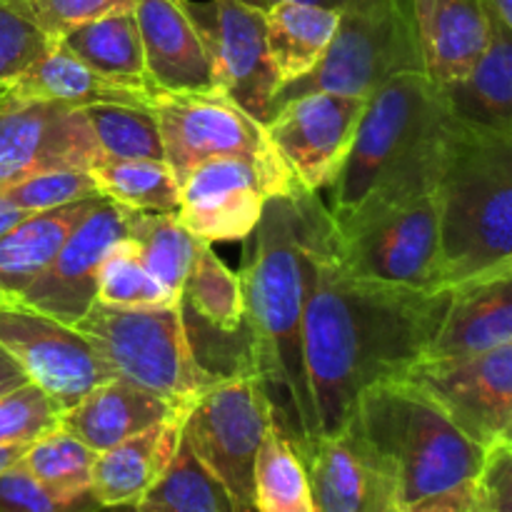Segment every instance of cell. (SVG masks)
Segmentation results:
<instances>
[{"instance_id":"cell-13","label":"cell","mask_w":512,"mask_h":512,"mask_svg":"<svg viewBox=\"0 0 512 512\" xmlns=\"http://www.w3.org/2000/svg\"><path fill=\"white\" fill-rule=\"evenodd\" d=\"M400 380L428 395L480 448L512 440V343L465 358H423Z\"/></svg>"},{"instance_id":"cell-1","label":"cell","mask_w":512,"mask_h":512,"mask_svg":"<svg viewBox=\"0 0 512 512\" xmlns=\"http://www.w3.org/2000/svg\"><path fill=\"white\" fill-rule=\"evenodd\" d=\"M310 288L305 300V365L320 435L350 418L363 390L400 380L428 355L453 288L418 290L350 275L333 250V218L305 190Z\"/></svg>"},{"instance_id":"cell-25","label":"cell","mask_w":512,"mask_h":512,"mask_svg":"<svg viewBox=\"0 0 512 512\" xmlns=\"http://www.w3.org/2000/svg\"><path fill=\"white\" fill-rule=\"evenodd\" d=\"M10 90L25 98L53 100L70 108H88L100 103L143 105L150 108V90L130 88L105 78L98 70L75 58L68 48L55 40L53 48L40 55L23 75L10 83Z\"/></svg>"},{"instance_id":"cell-47","label":"cell","mask_w":512,"mask_h":512,"mask_svg":"<svg viewBox=\"0 0 512 512\" xmlns=\"http://www.w3.org/2000/svg\"><path fill=\"white\" fill-rule=\"evenodd\" d=\"M485 5L493 10V15L500 20V23H505L508 28H512V0H485Z\"/></svg>"},{"instance_id":"cell-34","label":"cell","mask_w":512,"mask_h":512,"mask_svg":"<svg viewBox=\"0 0 512 512\" xmlns=\"http://www.w3.org/2000/svg\"><path fill=\"white\" fill-rule=\"evenodd\" d=\"M83 110L100 158L165 160L163 138L153 110L143 105L100 103Z\"/></svg>"},{"instance_id":"cell-8","label":"cell","mask_w":512,"mask_h":512,"mask_svg":"<svg viewBox=\"0 0 512 512\" xmlns=\"http://www.w3.org/2000/svg\"><path fill=\"white\" fill-rule=\"evenodd\" d=\"M333 250L340 265L358 278L443 290L435 190L333 220Z\"/></svg>"},{"instance_id":"cell-18","label":"cell","mask_w":512,"mask_h":512,"mask_svg":"<svg viewBox=\"0 0 512 512\" xmlns=\"http://www.w3.org/2000/svg\"><path fill=\"white\" fill-rule=\"evenodd\" d=\"M318 512H400L393 475L353 420L300 455Z\"/></svg>"},{"instance_id":"cell-26","label":"cell","mask_w":512,"mask_h":512,"mask_svg":"<svg viewBox=\"0 0 512 512\" xmlns=\"http://www.w3.org/2000/svg\"><path fill=\"white\" fill-rule=\"evenodd\" d=\"M98 200H75L63 208L28 215L0 238V303L18 298L43 273L60 243Z\"/></svg>"},{"instance_id":"cell-6","label":"cell","mask_w":512,"mask_h":512,"mask_svg":"<svg viewBox=\"0 0 512 512\" xmlns=\"http://www.w3.org/2000/svg\"><path fill=\"white\" fill-rule=\"evenodd\" d=\"M400 73H425L413 0H345L320 63L278 88L270 115L288 100L318 90L368 98Z\"/></svg>"},{"instance_id":"cell-20","label":"cell","mask_w":512,"mask_h":512,"mask_svg":"<svg viewBox=\"0 0 512 512\" xmlns=\"http://www.w3.org/2000/svg\"><path fill=\"white\" fill-rule=\"evenodd\" d=\"M425 75L438 88L458 83L483 55L493 28L485 0H413Z\"/></svg>"},{"instance_id":"cell-3","label":"cell","mask_w":512,"mask_h":512,"mask_svg":"<svg viewBox=\"0 0 512 512\" xmlns=\"http://www.w3.org/2000/svg\"><path fill=\"white\" fill-rule=\"evenodd\" d=\"M458 120L425 73H400L365 100L353 145L328 185L330 218L433 193Z\"/></svg>"},{"instance_id":"cell-46","label":"cell","mask_w":512,"mask_h":512,"mask_svg":"<svg viewBox=\"0 0 512 512\" xmlns=\"http://www.w3.org/2000/svg\"><path fill=\"white\" fill-rule=\"evenodd\" d=\"M25 450H28V445H0V473L15 468Z\"/></svg>"},{"instance_id":"cell-12","label":"cell","mask_w":512,"mask_h":512,"mask_svg":"<svg viewBox=\"0 0 512 512\" xmlns=\"http://www.w3.org/2000/svg\"><path fill=\"white\" fill-rule=\"evenodd\" d=\"M298 180L285 168L248 158H215L180 183L178 220L205 243L245 240L258 228L270 198H290Z\"/></svg>"},{"instance_id":"cell-29","label":"cell","mask_w":512,"mask_h":512,"mask_svg":"<svg viewBox=\"0 0 512 512\" xmlns=\"http://www.w3.org/2000/svg\"><path fill=\"white\" fill-rule=\"evenodd\" d=\"M125 238L133 245L143 268L180 300L185 275L205 240L195 238L178 220V213H150L133 210Z\"/></svg>"},{"instance_id":"cell-9","label":"cell","mask_w":512,"mask_h":512,"mask_svg":"<svg viewBox=\"0 0 512 512\" xmlns=\"http://www.w3.org/2000/svg\"><path fill=\"white\" fill-rule=\"evenodd\" d=\"M273 403L255 373L220 378L195 398L183 418V440L223 485L233 512H253V473Z\"/></svg>"},{"instance_id":"cell-50","label":"cell","mask_w":512,"mask_h":512,"mask_svg":"<svg viewBox=\"0 0 512 512\" xmlns=\"http://www.w3.org/2000/svg\"><path fill=\"white\" fill-rule=\"evenodd\" d=\"M98 512H138L135 505H123V508H100Z\"/></svg>"},{"instance_id":"cell-40","label":"cell","mask_w":512,"mask_h":512,"mask_svg":"<svg viewBox=\"0 0 512 512\" xmlns=\"http://www.w3.org/2000/svg\"><path fill=\"white\" fill-rule=\"evenodd\" d=\"M93 493L60 498L38 483L20 465L0 473V512H98Z\"/></svg>"},{"instance_id":"cell-15","label":"cell","mask_w":512,"mask_h":512,"mask_svg":"<svg viewBox=\"0 0 512 512\" xmlns=\"http://www.w3.org/2000/svg\"><path fill=\"white\" fill-rule=\"evenodd\" d=\"M213 58L215 85L260 125L280 88L265 40V10L243 0L188 3Z\"/></svg>"},{"instance_id":"cell-23","label":"cell","mask_w":512,"mask_h":512,"mask_svg":"<svg viewBox=\"0 0 512 512\" xmlns=\"http://www.w3.org/2000/svg\"><path fill=\"white\" fill-rule=\"evenodd\" d=\"M185 415H173L95 455L90 493L100 508L135 505L163 475L183 435Z\"/></svg>"},{"instance_id":"cell-42","label":"cell","mask_w":512,"mask_h":512,"mask_svg":"<svg viewBox=\"0 0 512 512\" xmlns=\"http://www.w3.org/2000/svg\"><path fill=\"white\" fill-rule=\"evenodd\" d=\"M475 493L490 512H510L512 505V440L485 450L483 468L473 480Z\"/></svg>"},{"instance_id":"cell-36","label":"cell","mask_w":512,"mask_h":512,"mask_svg":"<svg viewBox=\"0 0 512 512\" xmlns=\"http://www.w3.org/2000/svg\"><path fill=\"white\" fill-rule=\"evenodd\" d=\"M95 303L118 305V308H143V305H175L178 298L168 293L135 255L128 238L110 248L100 265L98 300Z\"/></svg>"},{"instance_id":"cell-14","label":"cell","mask_w":512,"mask_h":512,"mask_svg":"<svg viewBox=\"0 0 512 512\" xmlns=\"http://www.w3.org/2000/svg\"><path fill=\"white\" fill-rule=\"evenodd\" d=\"M100 160L83 110L8 93L0 100V193L55 168H90Z\"/></svg>"},{"instance_id":"cell-27","label":"cell","mask_w":512,"mask_h":512,"mask_svg":"<svg viewBox=\"0 0 512 512\" xmlns=\"http://www.w3.org/2000/svg\"><path fill=\"white\" fill-rule=\"evenodd\" d=\"M338 25V8L275 0L265 10V40L280 88L308 75L323 58Z\"/></svg>"},{"instance_id":"cell-37","label":"cell","mask_w":512,"mask_h":512,"mask_svg":"<svg viewBox=\"0 0 512 512\" xmlns=\"http://www.w3.org/2000/svg\"><path fill=\"white\" fill-rule=\"evenodd\" d=\"M0 195H5L25 215L63 208V205L75 203V200L103 198L88 168L45 170V173L30 175V178L20 180V183L10 185Z\"/></svg>"},{"instance_id":"cell-11","label":"cell","mask_w":512,"mask_h":512,"mask_svg":"<svg viewBox=\"0 0 512 512\" xmlns=\"http://www.w3.org/2000/svg\"><path fill=\"white\" fill-rule=\"evenodd\" d=\"M0 348L13 355L25 378L38 385L60 413L115 378L88 335L18 300L0 303Z\"/></svg>"},{"instance_id":"cell-16","label":"cell","mask_w":512,"mask_h":512,"mask_svg":"<svg viewBox=\"0 0 512 512\" xmlns=\"http://www.w3.org/2000/svg\"><path fill=\"white\" fill-rule=\"evenodd\" d=\"M365 100L318 90L288 100L265 120L275 153L303 188L318 193L333 183L353 145Z\"/></svg>"},{"instance_id":"cell-32","label":"cell","mask_w":512,"mask_h":512,"mask_svg":"<svg viewBox=\"0 0 512 512\" xmlns=\"http://www.w3.org/2000/svg\"><path fill=\"white\" fill-rule=\"evenodd\" d=\"M103 198L130 210L178 213L180 183L165 160H108L90 165Z\"/></svg>"},{"instance_id":"cell-33","label":"cell","mask_w":512,"mask_h":512,"mask_svg":"<svg viewBox=\"0 0 512 512\" xmlns=\"http://www.w3.org/2000/svg\"><path fill=\"white\" fill-rule=\"evenodd\" d=\"M135 508L138 512H233L223 485L203 468L183 435L168 468Z\"/></svg>"},{"instance_id":"cell-7","label":"cell","mask_w":512,"mask_h":512,"mask_svg":"<svg viewBox=\"0 0 512 512\" xmlns=\"http://www.w3.org/2000/svg\"><path fill=\"white\" fill-rule=\"evenodd\" d=\"M75 328L98 345L115 378L158 395L183 415L220 380L195 358L180 303L143 308L93 303Z\"/></svg>"},{"instance_id":"cell-10","label":"cell","mask_w":512,"mask_h":512,"mask_svg":"<svg viewBox=\"0 0 512 512\" xmlns=\"http://www.w3.org/2000/svg\"><path fill=\"white\" fill-rule=\"evenodd\" d=\"M150 110L158 120L165 163L178 183L200 163L215 158H248L268 168H285L263 125L223 93L150 88Z\"/></svg>"},{"instance_id":"cell-30","label":"cell","mask_w":512,"mask_h":512,"mask_svg":"<svg viewBox=\"0 0 512 512\" xmlns=\"http://www.w3.org/2000/svg\"><path fill=\"white\" fill-rule=\"evenodd\" d=\"M253 512H318L303 460L275 418L255 458Z\"/></svg>"},{"instance_id":"cell-28","label":"cell","mask_w":512,"mask_h":512,"mask_svg":"<svg viewBox=\"0 0 512 512\" xmlns=\"http://www.w3.org/2000/svg\"><path fill=\"white\" fill-rule=\"evenodd\" d=\"M58 43L105 78L130 88L150 90L143 40L133 13H113L90 20L68 30Z\"/></svg>"},{"instance_id":"cell-5","label":"cell","mask_w":512,"mask_h":512,"mask_svg":"<svg viewBox=\"0 0 512 512\" xmlns=\"http://www.w3.org/2000/svg\"><path fill=\"white\" fill-rule=\"evenodd\" d=\"M348 420L393 475L400 510L473 483L483 468L485 448L405 380L363 390Z\"/></svg>"},{"instance_id":"cell-43","label":"cell","mask_w":512,"mask_h":512,"mask_svg":"<svg viewBox=\"0 0 512 512\" xmlns=\"http://www.w3.org/2000/svg\"><path fill=\"white\" fill-rule=\"evenodd\" d=\"M400 512H490V510L485 508L483 500L478 498L475 485L468 483L458 490H450V493L420 500V503L410 505V508Z\"/></svg>"},{"instance_id":"cell-38","label":"cell","mask_w":512,"mask_h":512,"mask_svg":"<svg viewBox=\"0 0 512 512\" xmlns=\"http://www.w3.org/2000/svg\"><path fill=\"white\" fill-rule=\"evenodd\" d=\"M60 408L35 383L0 395V445H30L60 428Z\"/></svg>"},{"instance_id":"cell-24","label":"cell","mask_w":512,"mask_h":512,"mask_svg":"<svg viewBox=\"0 0 512 512\" xmlns=\"http://www.w3.org/2000/svg\"><path fill=\"white\" fill-rule=\"evenodd\" d=\"M512 28L493 18L483 55L458 83L440 88L448 110L465 128L512 135Z\"/></svg>"},{"instance_id":"cell-4","label":"cell","mask_w":512,"mask_h":512,"mask_svg":"<svg viewBox=\"0 0 512 512\" xmlns=\"http://www.w3.org/2000/svg\"><path fill=\"white\" fill-rule=\"evenodd\" d=\"M435 203L445 288L512 270V135L455 125Z\"/></svg>"},{"instance_id":"cell-45","label":"cell","mask_w":512,"mask_h":512,"mask_svg":"<svg viewBox=\"0 0 512 512\" xmlns=\"http://www.w3.org/2000/svg\"><path fill=\"white\" fill-rule=\"evenodd\" d=\"M25 218H28V215H25L23 210L15 208V205L10 203L5 195H0V238H3L8 230H13L15 225H18L20 220H25Z\"/></svg>"},{"instance_id":"cell-41","label":"cell","mask_w":512,"mask_h":512,"mask_svg":"<svg viewBox=\"0 0 512 512\" xmlns=\"http://www.w3.org/2000/svg\"><path fill=\"white\" fill-rule=\"evenodd\" d=\"M55 40L35 28L8 0H0V80L13 83L40 55L53 48Z\"/></svg>"},{"instance_id":"cell-39","label":"cell","mask_w":512,"mask_h":512,"mask_svg":"<svg viewBox=\"0 0 512 512\" xmlns=\"http://www.w3.org/2000/svg\"><path fill=\"white\" fill-rule=\"evenodd\" d=\"M23 18L48 38L60 40L68 30L113 13H133L138 0H8Z\"/></svg>"},{"instance_id":"cell-31","label":"cell","mask_w":512,"mask_h":512,"mask_svg":"<svg viewBox=\"0 0 512 512\" xmlns=\"http://www.w3.org/2000/svg\"><path fill=\"white\" fill-rule=\"evenodd\" d=\"M180 305L195 315L200 323L218 333H240L245 325V300L240 275L233 273L218 255L213 245H200L188 275H185L183 290H180Z\"/></svg>"},{"instance_id":"cell-17","label":"cell","mask_w":512,"mask_h":512,"mask_svg":"<svg viewBox=\"0 0 512 512\" xmlns=\"http://www.w3.org/2000/svg\"><path fill=\"white\" fill-rule=\"evenodd\" d=\"M130 213V208L100 198L15 300L65 325L78 323L98 300L100 265L110 248L128 235Z\"/></svg>"},{"instance_id":"cell-48","label":"cell","mask_w":512,"mask_h":512,"mask_svg":"<svg viewBox=\"0 0 512 512\" xmlns=\"http://www.w3.org/2000/svg\"><path fill=\"white\" fill-rule=\"evenodd\" d=\"M303 3H315V5H325V8H340L345 0H303Z\"/></svg>"},{"instance_id":"cell-51","label":"cell","mask_w":512,"mask_h":512,"mask_svg":"<svg viewBox=\"0 0 512 512\" xmlns=\"http://www.w3.org/2000/svg\"><path fill=\"white\" fill-rule=\"evenodd\" d=\"M8 88H10V83H5V80H0V100H3V95L8 93Z\"/></svg>"},{"instance_id":"cell-22","label":"cell","mask_w":512,"mask_h":512,"mask_svg":"<svg viewBox=\"0 0 512 512\" xmlns=\"http://www.w3.org/2000/svg\"><path fill=\"white\" fill-rule=\"evenodd\" d=\"M183 415L158 395L110 378L60 415V428L83 440L93 453H103L163 420Z\"/></svg>"},{"instance_id":"cell-2","label":"cell","mask_w":512,"mask_h":512,"mask_svg":"<svg viewBox=\"0 0 512 512\" xmlns=\"http://www.w3.org/2000/svg\"><path fill=\"white\" fill-rule=\"evenodd\" d=\"M305 190L298 185L290 198L265 203L253 230V250L240 273L253 370L268 388L273 418L298 455L320 438L305 365V300L310 288Z\"/></svg>"},{"instance_id":"cell-44","label":"cell","mask_w":512,"mask_h":512,"mask_svg":"<svg viewBox=\"0 0 512 512\" xmlns=\"http://www.w3.org/2000/svg\"><path fill=\"white\" fill-rule=\"evenodd\" d=\"M23 383H28L23 368L15 363L13 355H8L3 348H0V395H5V393H10V390L20 388Z\"/></svg>"},{"instance_id":"cell-35","label":"cell","mask_w":512,"mask_h":512,"mask_svg":"<svg viewBox=\"0 0 512 512\" xmlns=\"http://www.w3.org/2000/svg\"><path fill=\"white\" fill-rule=\"evenodd\" d=\"M95 455L98 453H93L83 440L70 435L68 430L55 428L53 433L30 443L18 465L50 493L73 498L90 493Z\"/></svg>"},{"instance_id":"cell-19","label":"cell","mask_w":512,"mask_h":512,"mask_svg":"<svg viewBox=\"0 0 512 512\" xmlns=\"http://www.w3.org/2000/svg\"><path fill=\"white\" fill-rule=\"evenodd\" d=\"M153 90L220 93L213 58L188 10V0H138L133 10Z\"/></svg>"},{"instance_id":"cell-49","label":"cell","mask_w":512,"mask_h":512,"mask_svg":"<svg viewBox=\"0 0 512 512\" xmlns=\"http://www.w3.org/2000/svg\"><path fill=\"white\" fill-rule=\"evenodd\" d=\"M243 3H248V5H253V8H260V10H268L270 5L275 3V0H243Z\"/></svg>"},{"instance_id":"cell-21","label":"cell","mask_w":512,"mask_h":512,"mask_svg":"<svg viewBox=\"0 0 512 512\" xmlns=\"http://www.w3.org/2000/svg\"><path fill=\"white\" fill-rule=\"evenodd\" d=\"M512 270L453 285L425 358H465L512 343Z\"/></svg>"}]
</instances>
